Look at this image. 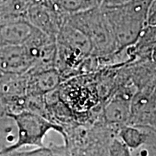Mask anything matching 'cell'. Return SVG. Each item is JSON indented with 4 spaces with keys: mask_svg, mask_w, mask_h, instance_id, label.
<instances>
[{
    "mask_svg": "<svg viewBox=\"0 0 156 156\" xmlns=\"http://www.w3.org/2000/svg\"><path fill=\"white\" fill-rule=\"evenodd\" d=\"M5 75H7V74H5V73H4L1 69H0V79H2V78L4 77V76Z\"/></svg>",
    "mask_w": 156,
    "mask_h": 156,
    "instance_id": "9c48e42d",
    "label": "cell"
},
{
    "mask_svg": "<svg viewBox=\"0 0 156 156\" xmlns=\"http://www.w3.org/2000/svg\"><path fill=\"white\" fill-rule=\"evenodd\" d=\"M35 62L23 45L0 47V69L7 75H23L35 67Z\"/></svg>",
    "mask_w": 156,
    "mask_h": 156,
    "instance_id": "277c9868",
    "label": "cell"
},
{
    "mask_svg": "<svg viewBox=\"0 0 156 156\" xmlns=\"http://www.w3.org/2000/svg\"><path fill=\"white\" fill-rule=\"evenodd\" d=\"M57 9L72 14L83 10L84 0H53Z\"/></svg>",
    "mask_w": 156,
    "mask_h": 156,
    "instance_id": "ba28073f",
    "label": "cell"
},
{
    "mask_svg": "<svg viewBox=\"0 0 156 156\" xmlns=\"http://www.w3.org/2000/svg\"><path fill=\"white\" fill-rule=\"evenodd\" d=\"M152 0H128L121 5L102 6L118 50L135 44L143 29Z\"/></svg>",
    "mask_w": 156,
    "mask_h": 156,
    "instance_id": "6da1fadb",
    "label": "cell"
},
{
    "mask_svg": "<svg viewBox=\"0 0 156 156\" xmlns=\"http://www.w3.org/2000/svg\"><path fill=\"white\" fill-rule=\"evenodd\" d=\"M36 30L25 18L1 23L0 41L2 46L24 44Z\"/></svg>",
    "mask_w": 156,
    "mask_h": 156,
    "instance_id": "52a82bcc",
    "label": "cell"
},
{
    "mask_svg": "<svg viewBox=\"0 0 156 156\" xmlns=\"http://www.w3.org/2000/svg\"><path fill=\"white\" fill-rule=\"evenodd\" d=\"M25 15L26 19L35 28L55 39L64 22L55 10L41 2L35 3L26 9Z\"/></svg>",
    "mask_w": 156,
    "mask_h": 156,
    "instance_id": "5b68a950",
    "label": "cell"
},
{
    "mask_svg": "<svg viewBox=\"0 0 156 156\" xmlns=\"http://www.w3.org/2000/svg\"><path fill=\"white\" fill-rule=\"evenodd\" d=\"M66 20L89 38L93 56H108L118 51L110 25L101 8L75 12Z\"/></svg>",
    "mask_w": 156,
    "mask_h": 156,
    "instance_id": "7a4b0ae2",
    "label": "cell"
},
{
    "mask_svg": "<svg viewBox=\"0 0 156 156\" xmlns=\"http://www.w3.org/2000/svg\"><path fill=\"white\" fill-rule=\"evenodd\" d=\"M9 116L15 121L17 127V142L1 151L0 154L10 153L24 146H37L43 148L44 147L43 140L50 130L62 131L60 127L31 111L23 110L19 113H11Z\"/></svg>",
    "mask_w": 156,
    "mask_h": 156,
    "instance_id": "3957f363",
    "label": "cell"
},
{
    "mask_svg": "<svg viewBox=\"0 0 156 156\" xmlns=\"http://www.w3.org/2000/svg\"><path fill=\"white\" fill-rule=\"evenodd\" d=\"M26 76V94L28 96H42L52 92L60 83V75L55 68L31 69Z\"/></svg>",
    "mask_w": 156,
    "mask_h": 156,
    "instance_id": "8992f818",
    "label": "cell"
}]
</instances>
